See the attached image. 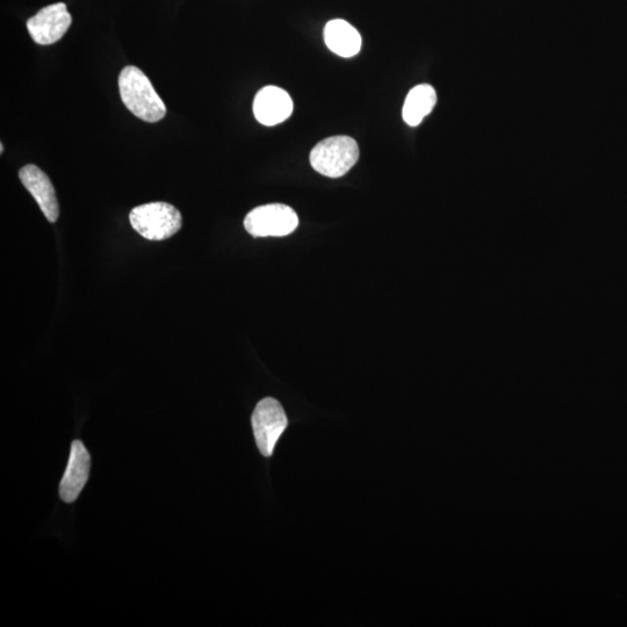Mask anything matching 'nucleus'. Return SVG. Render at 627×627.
Returning <instances> with one entry per match:
<instances>
[{"mask_svg":"<svg viewBox=\"0 0 627 627\" xmlns=\"http://www.w3.org/2000/svg\"><path fill=\"white\" fill-rule=\"evenodd\" d=\"M119 91L122 103L135 117L151 122H158L167 114L163 100L157 95L153 84L143 72L128 66L120 72Z\"/></svg>","mask_w":627,"mask_h":627,"instance_id":"1","label":"nucleus"},{"mask_svg":"<svg viewBox=\"0 0 627 627\" xmlns=\"http://www.w3.org/2000/svg\"><path fill=\"white\" fill-rule=\"evenodd\" d=\"M129 221L135 232L149 241L168 240L183 226L178 209L162 201L135 207L129 214Z\"/></svg>","mask_w":627,"mask_h":627,"instance_id":"2","label":"nucleus"},{"mask_svg":"<svg viewBox=\"0 0 627 627\" xmlns=\"http://www.w3.org/2000/svg\"><path fill=\"white\" fill-rule=\"evenodd\" d=\"M359 160V147L350 136H333L317 143L311 153V164L319 174L329 178L347 175Z\"/></svg>","mask_w":627,"mask_h":627,"instance_id":"3","label":"nucleus"},{"mask_svg":"<svg viewBox=\"0 0 627 627\" xmlns=\"http://www.w3.org/2000/svg\"><path fill=\"white\" fill-rule=\"evenodd\" d=\"M298 226L297 213L283 204L257 207L244 219L245 230L254 237H283L292 234Z\"/></svg>","mask_w":627,"mask_h":627,"instance_id":"4","label":"nucleus"},{"mask_svg":"<svg viewBox=\"0 0 627 627\" xmlns=\"http://www.w3.org/2000/svg\"><path fill=\"white\" fill-rule=\"evenodd\" d=\"M251 424L259 451L271 457L288 424L283 406L276 399H263L252 414Z\"/></svg>","mask_w":627,"mask_h":627,"instance_id":"5","label":"nucleus"},{"mask_svg":"<svg viewBox=\"0 0 627 627\" xmlns=\"http://www.w3.org/2000/svg\"><path fill=\"white\" fill-rule=\"evenodd\" d=\"M71 23L72 18L67 5L57 3L43 7L28 20L27 30L38 45L49 46L63 38Z\"/></svg>","mask_w":627,"mask_h":627,"instance_id":"6","label":"nucleus"},{"mask_svg":"<svg viewBox=\"0 0 627 627\" xmlns=\"http://www.w3.org/2000/svg\"><path fill=\"white\" fill-rule=\"evenodd\" d=\"M20 182L26 187L38 203L41 211L50 223L59 219L60 206L52 180L34 164L25 165L19 171Z\"/></svg>","mask_w":627,"mask_h":627,"instance_id":"7","label":"nucleus"},{"mask_svg":"<svg viewBox=\"0 0 627 627\" xmlns=\"http://www.w3.org/2000/svg\"><path fill=\"white\" fill-rule=\"evenodd\" d=\"M90 468V453L83 442H72L67 470L60 484V497L64 502L72 503L77 500L89 480Z\"/></svg>","mask_w":627,"mask_h":627,"instance_id":"8","label":"nucleus"},{"mask_svg":"<svg viewBox=\"0 0 627 627\" xmlns=\"http://www.w3.org/2000/svg\"><path fill=\"white\" fill-rule=\"evenodd\" d=\"M292 98L277 86H265L254 100L255 118L264 126L272 127L281 124L293 113Z\"/></svg>","mask_w":627,"mask_h":627,"instance_id":"9","label":"nucleus"},{"mask_svg":"<svg viewBox=\"0 0 627 627\" xmlns=\"http://www.w3.org/2000/svg\"><path fill=\"white\" fill-rule=\"evenodd\" d=\"M324 41L331 52L345 59L356 56L362 48V36L348 21L342 19L329 21L324 28Z\"/></svg>","mask_w":627,"mask_h":627,"instance_id":"10","label":"nucleus"},{"mask_svg":"<svg viewBox=\"0 0 627 627\" xmlns=\"http://www.w3.org/2000/svg\"><path fill=\"white\" fill-rule=\"evenodd\" d=\"M437 104V93L429 84H421L410 90L403 105L402 117L410 127L421 124Z\"/></svg>","mask_w":627,"mask_h":627,"instance_id":"11","label":"nucleus"},{"mask_svg":"<svg viewBox=\"0 0 627 627\" xmlns=\"http://www.w3.org/2000/svg\"><path fill=\"white\" fill-rule=\"evenodd\" d=\"M0 153H4V144L2 143V146H0Z\"/></svg>","mask_w":627,"mask_h":627,"instance_id":"12","label":"nucleus"}]
</instances>
